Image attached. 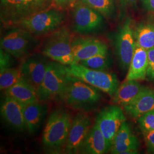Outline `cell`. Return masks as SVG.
<instances>
[{"instance_id":"obj_1","label":"cell","mask_w":154,"mask_h":154,"mask_svg":"<svg viewBox=\"0 0 154 154\" xmlns=\"http://www.w3.org/2000/svg\"><path fill=\"white\" fill-rule=\"evenodd\" d=\"M72 121V114L64 108L51 112L42 135L43 146L48 152L57 154L65 149Z\"/></svg>"},{"instance_id":"obj_2","label":"cell","mask_w":154,"mask_h":154,"mask_svg":"<svg viewBox=\"0 0 154 154\" xmlns=\"http://www.w3.org/2000/svg\"><path fill=\"white\" fill-rule=\"evenodd\" d=\"M101 99L98 88L72 76L59 98L70 107L82 111L93 110Z\"/></svg>"},{"instance_id":"obj_3","label":"cell","mask_w":154,"mask_h":154,"mask_svg":"<svg viewBox=\"0 0 154 154\" xmlns=\"http://www.w3.org/2000/svg\"><path fill=\"white\" fill-rule=\"evenodd\" d=\"M72 34L66 27H61L49 34L43 44L41 53L46 57L69 66L74 62Z\"/></svg>"},{"instance_id":"obj_4","label":"cell","mask_w":154,"mask_h":154,"mask_svg":"<svg viewBox=\"0 0 154 154\" xmlns=\"http://www.w3.org/2000/svg\"><path fill=\"white\" fill-rule=\"evenodd\" d=\"M65 69L69 75L88 83L100 91L107 94L111 98L119 86L118 77L112 72L94 70L79 63L65 65Z\"/></svg>"},{"instance_id":"obj_5","label":"cell","mask_w":154,"mask_h":154,"mask_svg":"<svg viewBox=\"0 0 154 154\" xmlns=\"http://www.w3.org/2000/svg\"><path fill=\"white\" fill-rule=\"evenodd\" d=\"M66 18L63 9L54 7L28 16L17 26L27 30L34 35H49L61 28Z\"/></svg>"},{"instance_id":"obj_6","label":"cell","mask_w":154,"mask_h":154,"mask_svg":"<svg viewBox=\"0 0 154 154\" xmlns=\"http://www.w3.org/2000/svg\"><path fill=\"white\" fill-rule=\"evenodd\" d=\"M70 78L65 65L49 61L44 78L37 89L39 100L43 102L59 99Z\"/></svg>"},{"instance_id":"obj_7","label":"cell","mask_w":154,"mask_h":154,"mask_svg":"<svg viewBox=\"0 0 154 154\" xmlns=\"http://www.w3.org/2000/svg\"><path fill=\"white\" fill-rule=\"evenodd\" d=\"M34 36L23 28H11L1 39V48L16 58H25L38 45Z\"/></svg>"},{"instance_id":"obj_8","label":"cell","mask_w":154,"mask_h":154,"mask_svg":"<svg viewBox=\"0 0 154 154\" xmlns=\"http://www.w3.org/2000/svg\"><path fill=\"white\" fill-rule=\"evenodd\" d=\"M136 45L132 20L128 18L119 28L116 36V53L119 65L123 72L128 71Z\"/></svg>"},{"instance_id":"obj_9","label":"cell","mask_w":154,"mask_h":154,"mask_svg":"<svg viewBox=\"0 0 154 154\" xmlns=\"http://www.w3.org/2000/svg\"><path fill=\"white\" fill-rule=\"evenodd\" d=\"M126 121L124 112L118 105L109 106L98 114L95 122L105 137L109 150L117 132Z\"/></svg>"},{"instance_id":"obj_10","label":"cell","mask_w":154,"mask_h":154,"mask_svg":"<svg viewBox=\"0 0 154 154\" xmlns=\"http://www.w3.org/2000/svg\"><path fill=\"white\" fill-rule=\"evenodd\" d=\"M72 13L74 30L79 34L93 33L101 28L103 16L80 1L74 4Z\"/></svg>"},{"instance_id":"obj_11","label":"cell","mask_w":154,"mask_h":154,"mask_svg":"<svg viewBox=\"0 0 154 154\" xmlns=\"http://www.w3.org/2000/svg\"><path fill=\"white\" fill-rule=\"evenodd\" d=\"M91 125L88 114L79 112L72 118L64 152L66 154L79 153L80 147L86 137Z\"/></svg>"},{"instance_id":"obj_12","label":"cell","mask_w":154,"mask_h":154,"mask_svg":"<svg viewBox=\"0 0 154 154\" xmlns=\"http://www.w3.org/2000/svg\"><path fill=\"white\" fill-rule=\"evenodd\" d=\"M49 62L42 54L29 55L20 66L22 78L37 89L44 78Z\"/></svg>"},{"instance_id":"obj_13","label":"cell","mask_w":154,"mask_h":154,"mask_svg":"<svg viewBox=\"0 0 154 154\" xmlns=\"http://www.w3.org/2000/svg\"><path fill=\"white\" fill-rule=\"evenodd\" d=\"M72 49L74 56L72 64L78 63L96 55L108 54V47L104 42L95 38H79L73 39Z\"/></svg>"},{"instance_id":"obj_14","label":"cell","mask_w":154,"mask_h":154,"mask_svg":"<svg viewBox=\"0 0 154 154\" xmlns=\"http://www.w3.org/2000/svg\"><path fill=\"white\" fill-rule=\"evenodd\" d=\"M31 15L28 0H1V20L7 26H17Z\"/></svg>"},{"instance_id":"obj_15","label":"cell","mask_w":154,"mask_h":154,"mask_svg":"<svg viewBox=\"0 0 154 154\" xmlns=\"http://www.w3.org/2000/svg\"><path fill=\"white\" fill-rule=\"evenodd\" d=\"M139 146L140 142L138 138L126 121L117 132L110 150L114 154H138Z\"/></svg>"},{"instance_id":"obj_16","label":"cell","mask_w":154,"mask_h":154,"mask_svg":"<svg viewBox=\"0 0 154 154\" xmlns=\"http://www.w3.org/2000/svg\"><path fill=\"white\" fill-rule=\"evenodd\" d=\"M1 114L6 123L18 131L26 129L23 105L11 97L6 96L1 106Z\"/></svg>"},{"instance_id":"obj_17","label":"cell","mask_w":154,"mask_h":154,"mask_svg":"<svg viewBox=\"0 0 154 154\" xmlns=\"http://www.w3.org/2000/svg\"><path fill=\"white\" fill-rule=\"evenodd\" d=\"M123 109L131 118L137 119L154 110V89L144 86L137 97L131 103L123 106Z\"/></svg>"},{"instance_id":"obj_18","label":"cell","mask_w":154,"mask_h":154,"mask_svg":"<svg viewBox=\"0 0 154 154\" xmlns=\"http://www.w3.org/2000/svg\"><path fill=\"white\" fill-rule=\"evenodd\" d=\"M38 101L23 105V112L26 130L30 134H35L40 130L47 114V106Z\"/></svg>"},{"instance_id":"obj_19","label":"cell","mask_w":154,"mask_h":154,"mask_svg":"<svg viewBox=\"0 0 154 154\" xmlns=\"http://www.w3.org/2000/svg\"><path fill=\"white\" fill-rule=\"evenodd\" d=\"M106 140L99 126L95 122L80 147L79 153L85 154H102L108 152Z\"/></svg>"},{"instance_id":"obj_20","label":"cell","mask_w":154,"mask_h":154,"mask_svg":"<svg viewBox=\"0 0 154 154\" xmlns=\"http://www.w3.org/2000/svg\"><path fill=\"white\" fill-rule=\"evenodd\" d=\"M149 60L147 50L136 45L126 80H144L146 79Z\"/></svg>"},{"instance_id":"obj_21","label":"cell","mask_w":154,"mask_h":154,"mask_svg":"<svg viewBox=\"0 0 154 154\" xmlns=\"http://www.w3.org/2000/svg\"><path fill=\"white\" fill-rule=\"evenodd\" d=\"M5 94L6 96L11 97L22 105L39 101L37 89L23 78L5 90Z\"/></svg>"},{"instance_id":"obj_22","label":"cell","mask_w":154,"mask_h":154,"mask_svg":"<svg viewBox=\"0 0 154 154\" xmlns=\"http://www.w3.org/2000/svg\"><path fill=\"white\" fill-rule=\"evenodd\" d=\"M144 86L138 81L126 80L119 86L114 96L112 97V103L125 106L135 99Z\"/></svg>"},{"instance_id":"obj_23","label":"cell","mask_w":154,"mask_h":154,"mask_svg":"<svg viewBox=\"0 0 154 154\" xmlns=\"http://www.w3.org/2000/svg\"><path fill=\"white\" fill-rule=\"evenodd\" d=\"M136 43L144 49L154 48V22L143 21L138 23L134 29Z\"/></svg>"},{"instance_id":"obj_24","label":"cell","mask_w":154,"mask_h":154,"mask_svg":"<svg viewBox=\"0 0 154 154\" xmlns=\"http://www.w3.org/2000/svg\"><path fill=\"white\" fill-rule=\"evenodd\" d=\"M20 67H11L0 72L1 90H6L22 79Z\"/></svg>"},{"instance_id":"obj_25","label":"cell","mask_w":154,"mask_h":154,"mask_svg":"<svg viewBox=\"0 0 154 154\" xmlns=\"http://www.w3.org/2000/svg\"><path fill=\"white\" fill-rule=\"evenodd\" d=\"M78 63L94 70L106 71L112 66V61L109 54H106L94 56Z\"/></svg>"},{"instance_id":"obj_26","label":"cell","mask_w":154,"mask_h":154,"mask_svg":"<svg viewBox=\"0 0 154 154\" xmlns=\"http://www.w3.org/2000/svg\"><path fill=\"white\" fill-rule=\"evenodd\" d=\"M99 11L103 16L109 17L114 11V0H79Z\"/></svg>"},{"instance_id":"obj_27","label":"cell","mask_w":154,"mask_h":154,"mask_svg":"<svg viewBox=\"0 0 154 154\" xmlns=\"http://www.w3.org/2000/svg\"><path fill=\"white\" fill-rule=\"evenodd\" d=\"M32 15L55 7L53 0H28Z\"/></svg>"},{"instance_id":"obj_28","label":"cell","mask_w":154,"mask_h":154,"mask_svg":"<svg viewBox=\"0 0 154 154\" xmlns=\"http://www.w3.org/2000/svg\"><path fill=\"white\" fill-rule=\"evenodd\" d=\"M138 126L142 133L154 130V110L149 111L137 119Z\"/></svg>"},{"instance_id":"obj_29","label":"cell","mask_w":154,"mask_h":154,"mask_svg":"<svg viewBox=\"0 0 154 154\" xmlns=\"http://www.w3.org/2000/svg\"><path fill=\"white\" fill-rule=\"evenodd\" d=\"M12 55L1 48L0 51V72L5 69L12 67Z\"/></svg>"},{"instance_id":"obj_30","label":"cell","mask_w":154,"mask_h":154,"mask_svg":"<svg viewBox=\"0 0 154 154\" xmlns=\"http://www.w3.org/2000/svg\"><path fill=\"white\" fill-rule=\"evenodd\" d=\"M149 65L146 78L150 81H154V48L147 50Z\"/></svg>"},{"instance_id":"obj_31","label":"cell","mask_w":154,"mask_h":154,"mask_svg":"<svg viewBox=\"0 0 154 154\" xmlns=\"http://www.w3.org/2000/svg\"><path fill=\"white\" fill-rule=\"evenodd\" d=\"M148 152L154 154V130L143 133Z\"/></svg>"},{"instance_id":"obj_32","label":"cell","mask_w":154,"mask_h":154,"mask_svg":"<svg viewBox=\"0 0 154 154\" xmlns=\"http://www.w3.org/2000/svg\"><path fill=\"white\" fill-rule=\"evenodd\" d=\"M55 7L61 9H65L76 3L77 0H53Z\"/></svg>"},{"instance_id":"obj_33","label":"cell","mask_w":154,"mask_h":154,"mask_svg":"<svg viewBox=\"0 0 154 154\" xmlns=\"http://www.w3.org/2000/svg\"><path fill=\"white\" fill-rule=\"evenodd\" d=\"M144 9L154 15V0H140Z\"/></svg>"},{"instance_id":"obj_34","label":"cell","mask_w":154,"mask_h":154,"mask_svg":"<svg viewBox=\"0 0 154 154\" xmlns=\"http://www.w3.org/2000/svg\"><path fill=\"white\" fill-rule=\"evenodd\" d=\"M119 5L123 8H132L137 5L138 0H118Z\"/></svg>"}]
</instances>
